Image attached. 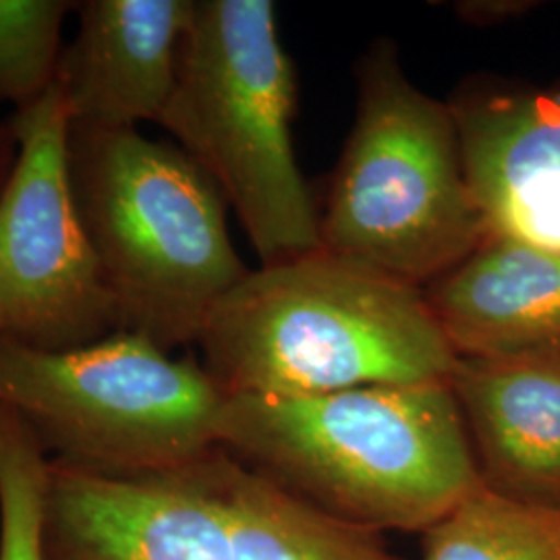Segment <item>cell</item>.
Returning <instances> with one entry per match:
<instances>
[{
    "label": "cell",
    "mask_w": 560,
    "mask_h": 560,
    "mask_svg": "<svg viewBox=\"0 0 560 560\" xmlns=\"http://www.w3.org/2000/svg\"><path fill=\"white\" fill-rule=\"evenodd\" d=\"M221 446L370 532H428L481 483L448 381L312 397L233 395Z\"/></svg>",
    "instance_id": "obj_1"
},
{
    "label": "cell",
    "mask_w": 560,
    "mask_h": 560,
    "mask_svg": "<svg viewBox=\"0 0 560 560\" xmlns=\"http://www.w3.org/2000/svg\"><path fill=\"white\" fill-rule=\"evenodd\" d=\"M198 345L226 397L448 381L457 361L423 289L324 249L249 270Z\"/></svg>",
    "instance_id": "obj_2"
},
{
    "label": "cell",
    "mask_w": 560,
    "mask_h": 560,
    "mask_svg": "<svg viewBox=\"0 0 560 560\" xmlns=\"http://www.w3.org/2000/svg\"><path fill=\"white\" fill-rule=\"evenodd\" d=\"M42 560H399L222 446L161 471L50 460Z\"/></svg>",
    "instance_id": "obj_3"
},
{
    "label": "cell",
    "mask_w": 560,
    "mask_h": 560,
    "mask_svg": "<svg viewBox=\"0 0 560 560\" xmlns=\"http://www.w3.org/2000/svg\"><path fill=\"white\" fill-rule=\"evenodd\" d=\"M67 154L120 330L166 351L198 342L217 305L249 272L217 183L177 143L140 129L69 122Z\"/></svg>",
    "instance_id": "obj_4"
},
{
    "label": "cell",
    "mask_w": 560,
    "mask_h": 560,
    "mask_svg": "<svg viewBox=\"0 0 560 560\" xmlns=\"http://www.w3.org/2000/svg\"><path fill=\"white\" fill-rule=\"evenodd\" d=\"M298 80L270 0H194L159 125L217 183L261 266L320 249L293 150Z\"/></svg>",
    "instance_id": "obj_5"
},
{
    "label": "cell",
    "mask_w": 560,
    "mask_h": 560,
    "mask_svg": "<svg viewBox=\"0 0 560 560\" xmlns=\"http://www.w3.org/2000/svg\"><path fill=\"white\" fill-rule=\"evenodd\" d=\"M360 94L320 214V249L420 287L465 260L488 229L448 102L407 78L395 44L361 59Z\"/></svg>",
    "instance_id": "obj_6"
},
{
    "label": "cell",
    "mask_w": 560,
    "mask_h": 560,
    "mask_svg": "<svg viewBox=\"0 0 560 560\" xmlns=\"http://www.w3.org/2000/svg\"><path fill=\"white\" fill-rule=\"evenodd\" d=\"M0 402L62 467L161 471L221 446L226 395L206 368L138 332L42 351L0 339Z\"/></svg>",
    "instance_id": "obj_7"
},
{
    "label": "cell",
    "mask_w": 560,
    "mask_h": 560,
    "mask_svg": "<svg viewBox=\"0 0 560 560\" xmlns=\"http://www.w3.org/2000/svg\"><path fill=\"white\" fill-rule=\"evenodd\" d=\"M20 143L0 196V339L67 351L120 330L69 177V117L57 85L11 117Z\"/></svg>",
    "instance_id": "obj_8"
},
{
    "label": "cell",
    "mask_w": 560,
    "mask_h": 560,
    "mask_svg": "<svg viewBox=\"0 0 560 560\" xmlns=\"http://www.w3.org/2000/svg\"><path fill=\"white\" fill-rule=\"evenodd\" d=\"M448 106L488 237L560 254V88L467 83Z\"/></svg>",
    "instance_id": "obj_9"
},
{
    "label": "cell",
    "mask_w": 560,
    "mask_h": 560,
    "mask_svg": "<svg viewBox=\"0 0 560 560\" xmlns=\"http://www.w3.org/2000/svg\"><path fill=\"white\" fill-rule=\"evenodd\" d=\"M57 90L71 125L138 129L173 96L194 0H83Z\"/></svg>",
    "instance_id": "obj_10"
},
{
    "label": "cell",
    "mask_w": 560,
    "mask_h": 560,
    "mask_svg": "<svg viewBox=\"0 0 560 560\" xmlns=\"http://www.w3.org/2000/svg\"><path fill=\"white\" fill-rule=\"evenodd\" d=\"M448 386L483 486L560 509V360L457 355Z\"/></svg>",
    "instance_id": "obj_11"
},
{
    "label": "cell",
    "mask_w": 560,
    "mask_h": 560,
    "mask_svg": "<svg viewBox=\"0 0 560 560\" xmlns=\"http://www.w3.org/2000/svg\"><path fill=\"white\" fill-rule=\"evenodd\" d=\"M459 358L560 360V254L490 235L423 287Z\"/></svg>",
    "instance_id": "obj_12"
},
{
    "label": "cell",
    "mask_w": 560,
    "mask_h": 560,
    "mask_svg": "<svg viewBox=\"0 0 560 560\" xmlns=\"http://www.w3.org/2000/svg\"><path fill=\"white\" fill-rule=\"evenodd\" d=\"M421 560H560V509L480 486L425 532Z\"/></svg>",
    "instance_id": "obj_13"
},
{
    "label": "cell",
    "mask_w": 560,
    "mask_h": 560,
    "mask_svg": "<svg viewBox=\"0 0 560 560\" xmlns=\"http://www.w3.org/2000/svg\"><path fill=\"white\" fill-rule=\"evenodd\" d=\"M69 0H0V104L23 110L59 80Z\"/></svg>",
    "instance_id": "obj_14"
},
{
    "label": "cell",
    "mask_w": 560,
    "mask_h": 560,
    "mask_svg": "<svg viewBox=\"0 0 560 560\" xmlns=\"http://www.w3.org/2000/svg\"><path fill=\"white\" fill-rule=\"evenodd\" d=\"M50 457L20 416L0 402V560H42Z\"/></svg>",
    "instance_id": "obj_15"
},
{
    "label": "cell",
    "mask_w": 560,
    "mask_h": 560,
    "mask_svg": "<svg viewBox=\"0 0 560 560\" xmlns=\"http://www.w3.org/2000/svg\"><path fill=\"white\" fill-rule=\"evenodd\" d=\"M460 15L471 23H499V21L517 18L532 7V2L521 0H483V2H460L457 4Z\"/></svg>",
    "instance_id": "obj_16"
},
{
    "label": "cell",
    "mask_w": 560,
    "mask_h": 560,
    "mask_svg": "<svg viewBox=\"0 0 560 560\" xmlns=\"http://www.w3.org/2000/svg\"><path fill=\"white\" fill-rule=\"evenodd\" d=\"M20 156V143L11 120L0 119V196L13 175Z\"/></svg>",
    "instance_id": "obj_17"
}]
</instances>
